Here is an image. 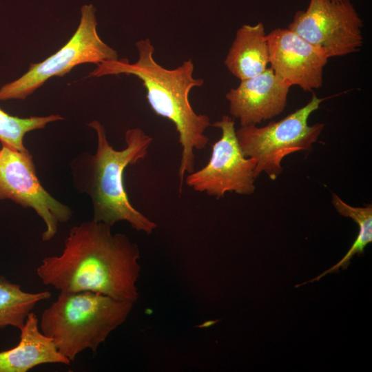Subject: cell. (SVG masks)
<instances>
[{
  "label": "cell",
  "instance_id": "obj_9",
  "mask_svg": "<svg viewBox=\"0 0 372 372\" xmlns=\"http://www.w3.org/2000/svg\"><path fill=\"white\" fill-rule=\"evenodd\" d=\"M222 132L220 138L212 145L207 164L189 174L186 184L198 192H205L217 199L227 192L249 195L254 192L256 161L244 156L237 140L234 121L223 115L211 125Z\"/></svg>",
  "mask_w": 372,
  "mask_h": 372
},
{
  "label": "cell",
  "instance_id": "obj_6",
  "mask_svg": "<svg viewBox=\"0 0 372 372\" xmlns=\"http://www.w3.org/2000/svg\"><path fill=\"white\" fill-rule=\"evenodd\" d=\"M96 10L92 3L82 6L79 25L70 40L45 60L31 63L19 78L2 85L0 101L25 100L48 79L63 76L76 65L118 59L98 34Z\"/></svg>",
  "mask_w": 372,
  "mask_h": 372
},
{
  "label": "cell",
  "instance_id": "obj_8",
  "mask_svg": "<svg viewBox=\"0 0 372 372\" xmlns=\"http://www.w3.org/2000/svg\"><path fill=\"white\" fill-rule=\"evenodd\" d=\"M10 200L32 209L43 220V241L52 239L59 223L69 221L72 210L45 189L36 172L32 156L2 146L0 149V200Z\"/></svg>",
  "mask_w": 372,
  "mask_h": 372
},
{
  "label": "cell",
  "instance_id": "obj_1",
  "mask_svg": "<svg viewBox=\"0 0 372 372\" xmlns=\"http://www.w3.org/2000/svg\"><path fill=\"white\" fill-rule=\"evenodd\" d=\"M139 259L137 245L125 234L92 220L71 228L62 252L44 258L37 274L60 292L92 291L134 304Z\"/></svg>",
  "mask_w": 372,
  "mask_h": 372
},
{
  "label": "cell",
  "instance_id": "obj_15",
  "mask_svg": "<svg viewBox=\"0 0 372 372\" xmlns=\"http://www.w3.org/2000/svg\"><path fill=\"white\" fill-rule=\"evenodd\" d=\"M332 204L338 212L345 217L352 218L359 227L358 236L351 247L349 251L336 265L324 271L310 281L305 282L298 286L307 284L310 282L318 281L326 274L336 271L339 268L346 269L351 258L355 255L363 254L366 246L372 242V207L371 204L364 207H352L343 200L335 194H332Z\"/></svg>",
  "mask_w": 372,
  "mask_h": 372
},
{
  "label": "cell",
  "instance_id": "obj_4",
  "mask_svg": "<svg viewBox=\"0 0 372 372\" xmlns=\"http://www.w3.org/2000/svg\"><path fill=\"white\" fill-rule=\"evenodd\" d=\"M133 304L92 291L60 292L42 313L39 327L72 362L85 349L95 353L125 322Z\"/></svg>",
  "mask_w": 372,
  "mask_h": 372
},
{
  "label": "cell",
  "instance_id": "obj_14",
  "mask_svg": "<svg viewBox=\"0 0 372 372\" xmlns=\"http://www.w3.org/2000/svg\"><path fill=\"white\" fill-rule=\"evenodd\" d=\"M50 297L48 291H24L20 285L0 276V328L12 326L20 330L37 304Z\"/></svg>",
  "mask_w": 372,
  "mask_h": 372
},
{
  "label": "cell",
  "instance_id": "obj_2",
  "mask_svg": "<svg viewBox=\"0 0 372 372\" xmlns=\"http://www.w3.org/2000/svg\"><path fill=\"white\" fill-rule=\"evenodd\" d=\"M138 59L130 63L125 58L105 61L96 65L87 77L126 74L138 78L146 90V98L154 112L172 121L178 133L181 157L178 168V191L182 192L185 174L194 171V149L206 147L209 138L205 130L211 125L206 114H197L192 108L189 94L204 83L202 79L193 76L194 65L192 59L174 69H167L154 58V47L149 38L136 42Z\"/></svg>",
  "mask_w": 372,
  "mask_h": 372
},
{
  "label": "cell",
  "instance_id": "obj_17",
  "mask_svg": "<svg viewBox=\"0 0 372 372\" xmlns=\"http://www.w3.org/2000/svg\"><path fill=\"white\" fill-rule=\"evenodd\" d=\"M335 1H337V0H335Z\"/></svg>",
  "mask_w": 372,
  "mask_h": 372
},
{
  "label": "cell",
  "instance_id": "obj_10",
  "mask_svg": "<svg viewBox=\"0 0 372 372\" xmlns=\"http://www.w3.org/2000/svg\"><path fill=\"white\" fill-rule=\"evenodd\" d=\"M271 68L291 86L305 92L320 88L328 56L288 28H276L267 34Z\"/></svg>",
  "mask_w": 372,
  "mask_h": 372
},
{
  "label": "cell",
  "instance_id": "obj_12",
  "mask_svg": "<svg viewBox=\"0 0 372 372\" xmlns=\"http://www.w3.org/2000/svg\"><path fill=\"white\" fill-rule=\"evenodd\" d=\"M20 333L16 347L0 352V372H27L45 364H70L52 339L41 332L39 320L33 312L28 316Z\"/></svg>",
  "mask_w": 372,
  "mask_h": 372
},
{
  "label": "cell",
  "instance_id": "obj_18",
  "mask_svg": "<svg viewBox=\"0 0 372 372\" xmlns=\"http://www.w3.org/2000/svg\"><path fill=\"white\" fill-rule=\"evenodd\" d=\"M0 149H1V148H0Z\"/></svg>",
  "mask_w": 372,
  "mask_h": 372
},
{
  "label": "cell",
  "instance_id": "obj_16",
  "mask_svg": "<svg viewBox=\"0 0 372 372\" xmlns=\"http://www.w3.org/2000/svg\"><path fill=\"white\" fill-rule=\"evenodd\" d=\"M63 119L59 114L21 118L12 116L0 108V142L2 146L28 151L23 141L27 133L43 129L50 123Z\"/></svg>",
  "mask_w": 372,
  "mask_h": 372
},
{
  "label": "cell",
  "instance_id": "obj_11",
  "mask_svg": "<svg viewBox=\"0 0 372 372\" xmlns=\"http://www.w3.org/2000/svg\"><path fill=\"white\" fill-rule=\"evenodd\" d=\"M291 86L271 68L254 77L241 80L225 94L229 113L241 126L256 125L282 113Z\"/></svg>",
  "mask_w": 372,
  "mask_h": 372
},
{
  "label": "cell",
  "instance_id": "obj_3",
  "mask_svg": "<svg viewBox=\"0 0 372 372\" xmlns=\"http://www.w3.org/2000/svg\"><path fill=\"white\" fill-rule=\"evenodd\" d=\"M96 134L95 154L84 152L71 165L74 185L92 202L93 218L110 227L126 221L138 231L153 232L157 225L134 207L127 194L123 174L125 168L136 164L147 154L152 138L141 128L126 131V147L116 150L110 144L104 126L97 120L89 123Z\"/></svg>",
  "mask_w": 372,
  "mask_h": 372
},
{
  "label": "cell",
  "instance_id": "obj_5",
  "mask_svg": "<svg viewBox=\"0 0 372 372\" xmlns=\"http://www.w3.org/2000/svg\"><path fill=\"white\" fill-rule=\"evenodd\" d=\"M324 100L313 94L304 106L278 121L270 122L264 127L241 126L236 131L244 156L256 162V178L265 172L274 180L282 172L281 162L286 156L301 150H311L324 124L309 125L308 120Z\"/></svg>",
  "mask_w": 372,
  "mask_h": 372
},
{
  "label": "cell",
  "instance_id": "obj_13",
  "mask_svg": "<svg viewBox=\"0 0 372 372\" xmlns=\"http://www.w3.org/2000/svg\"><path fill=\"white\" fill-rule=\"evenodd\" d=\"M224 63L240 81L267 70L269 63V50L267 34L262 23L245 24L236 31Z\"/></svg>",
  "mask_w": 372,
  "mask_h": 372
},
{
  "label": "cell",
  "instance_id": "obj_7",
  "mask_svg": "<svg viewBox=\"0 0 372 372\" xmlns=\"http://www.w3.org/2000/svg\"><path fill=\"white\" fill-rule=\"evenodd\" d=\"M363 23L350 0H310L288 29L321 49L328 58L358 52Z\"/></svg>",
  "mask_w": 372,
  "mask_h": 372
}]
</instances>
